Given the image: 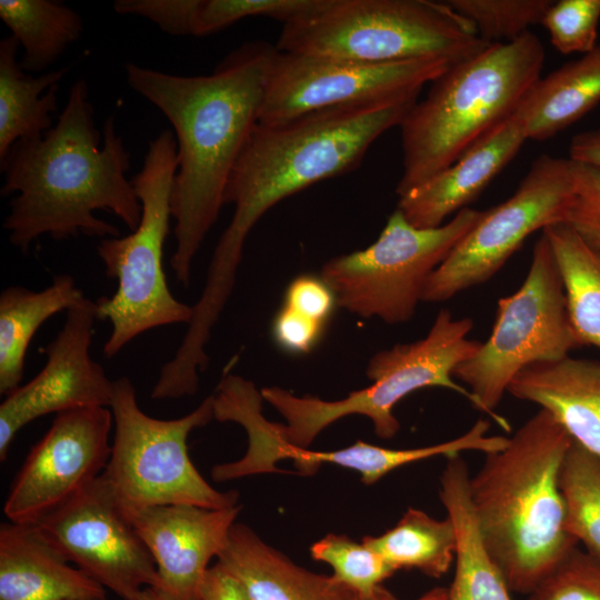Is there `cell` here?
<instances>
[{"instance_id":"obj_5","label":"cell","mask_w":600,"mask_h":600,"mask_svg":"<svg viewBox=\"0 0 600 600\" xmlns=\"http://www.w3.org/2000/svg\"><path fill=\"white\" fill-rule=\"evenodd\" d=\"M544 48L531 31L494 42L431 82L401 124L398 197L422 184L509 120L541 77Z\"/></svg>"},{"instance_id":"obj_11","label":"cell","mask_w":600,"mask_h":600,"mask_svg":"<svg viewBox=\"0 0 600 600\" xmlns=\"http://www.w3.org/2000/svg\"><path fill=\"white\" fill-rule=\"evenodd\" d=\"M464 208L437 228L412 226L397 208L366 249L334 257L321 268L338 307L386 323L409 321L431 273L482 218Z\"/></svg>"},{"instance_id":"obj_9","label":"cell","mask_w":600,"mask_h":600,"mask_svg":"<svg viewBox=\"0 0 600 600\" xmlns=\"http://www.w3.org/2000/svg\"><path fill=\"white\" fill-rule=\"evenodd\" d=\"M114 437L102 478L124 516L157 506L190 504L209 509L238 506L237 491L212 488L192 463L190 432L214 419L213 394L190 413L171 420L146 414L130 379L113 381L110 407Z\"/></svg>"},{"instance_id":"obj_17","label":"cell","mask_w":600,"mask_h":600,"mask_svg":"<svg viewBox=\"0 0 600 600\" xmlns=\"http://www.w3.org/2000/svg\"><path fill=\"white\" fill-rule=\"evenodd\" d=\"M97 302L84 298L67 311L62 329L42 352L40 372L6 396L0 406V460L17 433L39 417L88 407H110L113 381L90 357Z\"/></svg>"},{"instance_id":"obj_18","label":"cell","mask_w":600,"mask_h":600,"mask_svg":"<svg viewBox=\"0 0 600 600\" xmlns=\"http://www.w3.org/2000/svg\"><path fill=\"white\" fill-rule=\"evenodd\" d=\"M241 506L168 504L136 513L131 523L153 558L159 589L172 600H199L209 562L220 554Z\"/></svg>"},{"instance_id":"obj_31","label":"cell","mask_w":600,"mask_h":600,"mask_svg":"<svg viewBox=\"0 0 600 600\" xmlns=\"http://www.w3.org/2000/svg\"><path fill=\"white\" fill-rule=\"evenodd\" d=\"M316 561L328 563L333 577L359 596L372 593L396 570L378 552L344 534L329 533L310 547Z\"/></svg>"},{"instance_id":"obj_24","label":"cell","mask_w":600,"mask_h":600,"mask_svg":"<svg viewBox=\"0 0 600 600\" xmlns=\"http://www.w3.org/2000/svg\"><path fill=\"white\" fill-rule=\"evenodd\" d=\"M600 103V43L577 60L540 77L514 117L527 138L543 141L579 121Z\"/></svg>"},{"instance_id":"obj_34","label":"cell","mask_w":600,"mask_h":600,"mask_svg":"<svg viewBox=\"0 0 600 600\" xmlns=\"http://www.w3.org/2000/svg\"><path fill=\"white\" fill-rule=\"evenodd\" d=\"M600 0L552 1L541 24L563 54L588 53L598 44Z\"/></svg>"},{"instance_id":"obj_30","label":"cell","mask_w":600,"mask_h":600,"mask_svg":"<svg viewBox=\"0 0 600 600\" xmlns=\"http://www.w3.org/2000/svg\"><path fill=\"white\" fill-rule=\"evenodd\" d=\"M567 529L600 558V458L572 442L560 471Z\"/></svg>"},{"instance_id":"obj_35","label":"cell","mask_w":600,"mask_h":600,"mask_svg":"<svg viewBox=\"0 0 600 600\" xmlns=\"http://www.w3.org/2000/svg\"><path fill=\"white\" fill-rule=\"evenodd\" d=\"M529 596V600H600V558L577 546Z\"/></svg>"},{"instance_id":"obj_4","label":"cell","mask_w":600,"mask_h":600,"mask_svg":"<svg viewBox=\"0 0 600 600\" xmlns=\"http://www.w3.org/2000/svg\"><path fill=\"white\" fill-rule=\"evenodd\" d=\"M572 442L540 408L469 478L480 536L511 592L530 594L578 546L560 488Z\"/></svg>"},{"instance_id":"obj_3","label":"cell","mask_w":600,"mask_h":600,"mask_svg":"<svg viewBox=\"0 0 600 600\" xmlns=\"http://www.w3.org/2000/svg\"><path fill=\"white\" fill-rule=\"evenodd\" d=\"M417 100L323 109L276 123L258 122L229 177L223 203L232 218L210 260L200 307L221 313L236 283L246 240L278 202L354 169L370 146L400 126Z\"/></svg>"},{"instance_id":"obj_6","label":"cell","mask_w":600,"mask_h":600,"mask_svg":"<svg viewBox=\"0 0 600 600\" xmlns=\"http://www.w3.org/2000/svg\"><path fill=\"white\" fill-rule=\"evenodd\" d=\"M472 328L470 318L456 319L449 310H440L424 338L374 353L366 368L372 383L339 400L298 397L280 387L262 388V399L286 420V424L272 422L276 434L288 444L309 448L331 423L359 414L372 421L379 438L391 439L400 429L393 414L396 404L429 387L452 390L476 407L471 392L453 379L454 369L473 357L481 344L468 338Z\"/></svg>"},{"instance_id":"obj_43","label":"cell","mask_w":600,"mask_h":600,"mask_svg":"<svg viewBox=\"0 0 600 600\" xmlns=\"http://www.w3.org/2000/svg\"><path fill=\"white\" fill-rule=\"evenodd\" d=\"M136 600H172L154 587L144 588Z\"/></svg>"},{"instance_id":"obj_28","label":"cell","mask_w":600,"mask_h":600,"mask_svg":"<svg viewBox=\"0 0 600 600\" xmlns=\"http://www.w3.org/2000/svg\"><path fill=\"white\" fill-rule=\"evenodd\" d=\"M0 19L21 46L28 73L51 67L83 33V20L57 0H0Z\"/></svg>"},{"instance_id":"obj_38","label":"cell","mask_w":600,"mask_h":600,"mask_svg":"<svg viewBox=\"0 0 600 600\" xmlns=\"http://www.w3.org/2000/svg\"><path fill=\"white\" fill-rule=\"evenodd\" d=\"M283 306L327 326L338 303L333 291L321 276L301 274L287 287Z\"/></svg>"},{"instance_id":"obj_8","label":"cell","mask_w":600,"mask_h":600,"mask_svg":"<svg viewBox=\"0 0 600 600\" xmlns=\"http://www.w3.org/2000/svg\"><path fill=\"white\" fill-rule=\"evenodd\" d=\"M177 169L176 137L166 129L149 142L142 168L131 180L142 204L138 227L124 237L101 239L97 247L106 274L118 281L112 296L96 301L99 319L111 323L103 346L107 358L147 330L191 320L192 306L171 293L162 261Z\"/></svg>"},{"instance_id":"obj_15","label":"cell","mask_w":600,"mask_h":600,"mask_svg":"<svg viewBox=\"0 0 600 600\" xmlns=\"http://www.w3.org/2000/svg\"><path fill=\"white\" fill-rule=\"evenodd\" d=\"M34 526L68 562L123 600L158 583L152 556L102 476Z\"/></svg>"},{"instance_id":"obj_1","label":"cell","mask_w":600,"mask_h":600,"mask_svg":"<svg viewBox=\"0 0 600 600\" xmlns=\"http://www.w3.org/2000/svg\"><path fill=\"white\" fill-rule=\"evenodd\" d=\"M274 48L250 41L203 76H180L124 66L129 87L169 120L177 141L172 186L176 250L170 266L188 287L193 259L216 223L227 182L259 122Z\"/></svg>"},{"instance_id":"obj_23","label":"cell","mask_w":600,"mask_h":600,"mask_svg":"<svg viewBox=\"0 0 600 600\" xmlns=\"http://www.w3.org/2000/svg\"><path fill=\"white\" fill-rule=\"evenodd\" d=\"M469 471L460 454L448 458L440 500L457 532L456 569L447 600H511L510 589L488 553L474 518Z\"/></svg>"},{"instance_id":"obj_36","label":"cell","mask_w":600,"mask_h":600,"mask_svg":"<svg viewBox=\"0 0 600 600\" xmlns=\"http://www.w3.org/2000/svg\"><path fill=\"white\" fill-rule=\"evenodd\" d=\"M574 197L564 223L600 250V168L570 160Z\"/></svg>"},{"instance_id":"obj_14","label":"cell","mask_w":600,"mask_h":600,"mask_svg":"<svg viewBox=\"0 0 600 600\" xmlns=\"http://www.w3.org/2000/svg\"><path fill=\"white\" fill-rule=\"evenodd\" d=\"M262 401L261 392L248 379L226 374L219 382L213 394L214 419L240 424L248 434V448L239 460L216 464L211 471L214 481L279 472L276 463L290 459L302 474L314 473L321 464L330 463L354 470L360 473L364 484H372L404 464L438 456L450 458L463 449V443L458 438L413 449H389L361 440L332 451L298 448L276 434L272 422L262 413Z\"/></svg>"},{"instance_id":"obj_39","label":"cell","mask_w":600,"mask_h":600,"mask_svg":"<svg viewBox=\"0 0 600 600\" xmlns=\"http://www.w3.org/2000/svg\"><path fill=\"white\" fill-rule=\"evenodd\" d=\"M324 327L282 304L272 320L271 334L274 343L284 352L307 354L319 342Z\"/></svg>"},{"instance_id":"obj_29","label":"cell","mask_w":600,"mask_h":600,"mask_svg":"<svg viewBox=\"0 0 600 600\" xmlns=\"http://www.w3.org/2000/svg\"><path fill=\"white\" fill-rule=\"evenodd\" d=\"M362 542L378 552L396 570L417 569L430 578L448 572L457 552V532L448 517L437 520L409 508L397 524Z\"/></svg>"},{"instance_id":"obj_22","label":"cell","mask_w":600,"mask_h":600,"mask_svg":"<svg viewBox=\"0 0 600 600\" xmlns=\"http://www.w3.org/2000/svg\"><path fill=\"white\" fill-rule=\"evenodd\" d=\"M218 561L251 600H349L353 593L333 576L296 564L243 523L232 526Z\"/></svg>"},{"instance_id":"obj_16","label":"cell","mask_w":600,"mask_h":600,"mask_svg":"<svg viewBox=\"0 0 600 600\" xmlns=\"http://www.w3.org/2000/svg\"><path fill=\"white\" fill-rule=\"evenodd\" d=\"M112 423L109 407L57 414L11 486L3 507L9 521L34 524L101 476L111 456Z\"/></svg>"},{"instance_id":"obj_12","label":"cell","mask_w":600,"mask_h":600,"mask_svg":"<svg viewBox=\"0 0 600 600\" xmlns=\"http://www.w3.org/2000/svg\"><path fill=\"white\" fill-rule=\"evenodd\" d=\"M574 197L569 159L539 156L514 193L482 218L429 277L422 301L443 302L490 280L534 231L564 222Z\"/></svg>"},{"instance_id":"obj_26","label":"cell","mask_w":600,"mask_h":600,"mask_svg":"<svg viewBox=\"0 0 600 600\" xmlns=\"http://www.w3.org/2000/svg\"><path fill=\"white\" fill-rule=\"evenodd\" d=\"M86 297L69 274L57 276L40 291L21 286L0 294V393L20 386L27 349L37 330L58 312L68 311Z\"/></svg>"},{"instance_id":"obj_10","label":"cell","mask_w":600,"mask_h":600,"mask_svg":"<svg viewBox=\"0 0 600 600\" xmlns=\"http://www.w3.org/2000/svg\"><path fill=\"white\" fill-rule=\"evenodd\" d=\"M577 347L580 343L570 323L561 276L542 233L524 281L516 292L499 299L490 337L454 369L453 377L469 387L477 409L510 431L496 409L512 379L524 368L560 360Z\"/></svg>"},{"instance_id":"obj_20","label":"cell","mask_w":600,"mask_h":600,"mask_svg":"<svg viewBox=\"0 0 600 600\" xmlns=\"http://www.w3.org/2000/svg\"><path fill=\"white\" fill-rule=\"evenodd\" d=\"M106 590L72 567L34 524L0 526V600H92Z\"/></svg>"},{"instance_id":"obj_37","label":"cell","mask_w":600,"mask_h":600,"mask_svg":"<svg viewBox=\"0 0 600 600\" xmlns=\"http://www.w3.org/2000/svg\"><path fill=\"white\" fill-rule=\"evenodd\" d=\"M201 0H116L113 10L153 22L170 36H193Z\"/></svg>"},{"instance_id":"obj_40","label":"cell","mask_w":600,"mask_h":600,"mask_svg":"<svg viewBox=\"0 0 600 600\" xmlns=\"http://www.w3.org/2000/svg\"><path fill=\"white\" fill-rule=\"evenodd\" d=\"M199 600H251L241 582L219 561L207 570Z\"/></svg>"},{"instance_id":"obj_21","label":"cell","mask_w":600,"mask_h":600,"mask_svg":"<svg viewBox=\"0 0 600 600\" xmlns=\"http://www.w3.org/2000/svg\"><path fill=\"white\" fill-rule=\"evenodd\" d=\"M508 392L547 410L574 442L600 458V361L567 356L531 364Z\"/></svg>"},{"instance_id":"obj_19","label":"cell","mask_w":600,"mask_h":600,"mask_svg":"<svg viewBox=\"0 0 600 600\" xmlns=\"http://www.w3.org/2000/svg\"><path fill=\"white\" fill-rule=\"evenodd\" d=\"M528 140L512 116L452 164L399 197L398 209L417 228H437L471 203Z\"/></svg>"},{"instance_id":"obj_25","label":"cell","mask_w":600,"mask_h":600,"mask_svg":"<svg viewBox=\"0 0 600 600\" xmlns=\"http://www.w3.org/2000/svg\"><path fill=\"white\" fill-rule=\"evenodd\" d=\"M18 50L12 36L0 40V163L16 142L40 137L53 127L60 81L68 71L61 68L32 76L21 68Z\"/></svg>"},{"instance_id":"obj_42","label":"cell","mask_w":600,"mask_h":600,"mask_svg":"<svg viewBox=\"0 0 600 600\" xmlns=\"http://www.w3.org/2000/svg\"><path fill=\"white\" fill-rule=\"evenodd\" d=\"M447 599H448V588L436 587L416 600H447ZM349 600H398V599L381 584L372 593L368 596H359V594L352 593Z\"/></svg>"},{"instance_id":"obj_7","label":"cell","mask_w":600,"mask_h":600,"mask_svg":"<svg viewBox=\"0 0 600 600\" xmlns=\"http://www.w3.org/2000/svg\"><path fill=\"white\" fill-rule=\"evenodd\" d=\"M489 44L447 1L328 0L311 17L283 24L276 49L373 63L454 64Z\"/></svg>"},{"instance_id":"obj_33","label":"cell","mask_w":600,"mask_h":600,"mask_svg":"<svg viewBox=\"0 0 600 600\" xmlns=\"http://www.w3.org/2000/svg\"><path fill=\"white\" fill-rule=\"evenodd\" d=\"M328 0H201L196 37L209 36L249 17L273 18L288 24L320 11Z\"/></svg>"},{"instance_id":"obj_27","label":"cell","mask_w":600,"mask_h":600,"mask_svg":"<svg viewBox=\"0 0 600 600\" xmlns=\"http://www.w3.org/2000/svg\"><path fill=\"white\" fill-rule=\"evenodd\" d=\"M542 233L557 261L572 330L580 346L600 349V250L564 222L549 224Z\"/></svg>"},{"instance_id":"obj_41","label":"cell","mask_w":600,"mask_h":600,"mask_svg":"<svg viewBox=\"0 0 600 600\" xmlns=\"http://www.w3.org/2000/svg\"><path fill=\"white\" fill-rule=\"evenodd\" d=\"M569 160L600 168V128L580 132L572 138Z\"/></svg>"},{"instance_id":"obj_44","label":"cell","mask_w":600,"mask_h":600,"mask_svg":"<svg viewBox=\"0 0 600 600\" xmlns=\"http://www.w3.org/2000/svg\"><path fill=\"white\" fill-rule=\"evenodd\" d=\"M92 600H107V598L103 597V598H98V599H92Z\"/></svg>"},{"instance_id":"obj_2","label":"cell","mask_w":600,"mask_h":600,"mask_svg":"<svg viewBox=\"0 0 600 600\" xmlns=\"http://www.w3.org/2000/svg\"><path fill=\"white\" fill-rule=\"evenodd\" d=\"M131 154L109 117L102 132L86 79L69 90L58 122L40 137L20 140L0 163L3 197L16 193L3 228L21 252L43 234L56 240L80 234L119 237V229L94 216L104 210L116 214L133 231L142 204L126 174Z\"/></svg>"},{"instance_id":"obj_32","label":"cell","mask_w":600,"mask_h":600,"mask_svg":"<svg viewBox=\"0 0 600 600\" xmlns=\"http://www.w3.org/2000/svg\"><path fill=\"white\" fill-rule=\"evenodd\" d=\"M489 43L509 42L541 24L550 0H449Z\"/></svg>"},{"instance_id":"obj_13","label":"cell","mask_w":600,"mask_h":600,"mask_svg":"<svg viewBox=\"0 0 600 600\" xmlns=\"http://www.w3.org/2000/svg\"><path fill=\"white\" fill-rule=\"evenodd\" d=\"M450 66L444 59L373 63L274 48L259 122H281L341 106L417 100L423 86Z\"/></svg>"}]
</instances>
